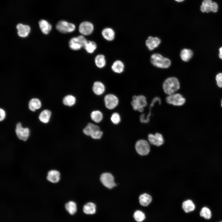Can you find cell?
Listing matches in <instances>:
<instances>
[{"label": "cell", "mask_w": 222, "mask_h": 222, "mask_svg": "<svg viewBox=\"0 0 222 222\" xmlns=\"http://www.w3.org/2000/svg\"><path fill=\"white\" fill-rule=\"evenodd\" d=\"M164 92L168 95L175 93L180 88L178 80L175 77H170L166 79L162 85Z\"/></svg>", "instance_id": "cell-1"}, {"label": "cell", "mask_w": 222, "mask_h": 222, "mask_svg": "<svg viewBox=\"0 0 222 222\" xmlns=\"http://www.w3.org/2000/svg\"><path fill=\"white\" fill-rule=\"evenodd\" d=\"M150 61L154 66L162 68H168L171 64L169 59L158 53L154 54L151 55Z\"/></svg>", "instance_id": "cell-2"}, {"label": "cell", "mask_w": 222, "mask_h": 222, "mask_svg": "<svg viewBox=\"0 0 222 222\" xmlns=\"http://www.w3.org/2000/svg\"><path fill=\"white\" fill-rule=\"evenodd\" d=\"M147 104L146 98L144 96L140 95L133 97L131 105L134 110L142 112Z\"/></svg>", "instance_id": "cell-3"}, {"label": "cell", "mask_w": 222, "mask_h": 222, "mask_svg": "<svg viewBox=\"0 0 222 222\" xmlns=\"http://www.w3.org/2000/svg\"><path fill=\"white\" fill-rule=\"evenodd\" d=\"M87 42L84 36L80 35L72 38L69 42V46L72 50H78L84 47Z\"/></svg>", "instance_id": "cell-4"}, {"label": "cell", "mask_w": 222, "mask_h": 222, "mask_svg": "<svg viewBox=\"0 0 222 222\" xmlns=\"http://www.w3.org/2000/svg\"><path fill=\"white\" fill-rule=\"evenodd\" d=\"M56 28L60 32L66 33L73 31L75 29L76 26L72 23L64 20H61L57 23Z\"/></svg>", "instance_id": "cell-5"}, {"label": "cell", "mask_w": 222, "mask_h": 222, "mask_svg": "<svg viewBox=\"0 0 222 222\" xmlns=\"http://www.w3.org/2000/svg\"><path fill=\"white\" fill-rule=\"evenodd\" d=\"M166 101L168 104L175 106H181L185 102V99L179 93H174L169 95L166 98Z\"/></svg>", "instance_id": "cell-6"}, {"label": "cell", "mask_w": 222, "mask_h": 222, "mask_svg": "<svg viewBox=\"0 0 222 222\" xmlns=\"http://www.w3.org/2000/svg\"><path fill=\"white\" fill-rule=\"evenodd\" d=\"M135 148L136 151L141 155L148 154L150 150V145L148 142L144 140H140L136 143Z\"/></svg>", "instance_id": "cell-7"}, {"label": "cell", "mask_w": 222, "mask_h": 222, "mask_svg": "<svg viewBox=\"0 0 222 222\" xmlns=\"http://www.w3.org/2000/svg\"><path fill=\"white\" fill-rule=\"evenodd\" d=\"M100 180L102 184L108 188L112 189L116 186L114 177L110 173L102 174L101 176Z\"/></svg>", "instance_id": "cell-8"}, {"label": "cell", "mask_w": 222, "mask_h": 222, "mask_svg": "<svg viewBox=\"0 0 222 222\" xmlns=\"http://www.w3.org/2000/svg\"><path fill=\"white\" fill-rule=\"evenodd\" d=\"M104 101L106 107L109 109H112L118 105L119 100L117 97L114 94H109L104 97Z\"/></svg>", "instance_id": "cell-9"}, {"label": "cell", "mask_w": 222, "mask_h": 222, "mask_svg": "<svg viewBox=\"0 0 222 222\" xmlns=\"http://www.w3.org/2000/svg\"><path fill=\"white\" fill-rule=\"evenodd\" d=\"M15 133L18 138L23 141H26L29 135L30 131L27 128H23L21 123L18 122L16 125Z\"/></svg>", "instance_id": "cell-10"}, {"label": "cell", "mask_w": 222, "mask_h": 222, "mask_svg": "<svg viewBox=\"0 0 222 222\" xmlns=\"http://www.w3.org/2000/svg\"><path fill=\"white\" fill-rule=\"evenodd\" d=\"M94 30L93 24L88 21H84L80 25L79 31L83 35H87L91 34Z\"/></svg>", "instance_id": "cell-11"}, {"label": "cell", "mask_w": 222, "mask_h": 222, "mask_svg": "<svg viewBox=\"0 0 222 222\" xmlns=\"http://www.w3.org/2000/svg\"><path fill=\"white\" fill-rule=\"evenodd\" d=\"M148 139L150 143L157 146H160L164 143L162 136L161 134L158 133H156L155 134H149Z\"/></svg>", "instance_id": "cell-12"}, {"label": "cell", "mask_w": 222, "mask_h": 222, "mask_svg": "<svg viewBox=\"0 0 222 222\" xmlns=\"http://www.w3.org/2000/svg\"><path fill=\"white\" fill-rule=\"evenodd\" d=\"M161 42V39L159 38L150 36L146 40V45L148 49L151 51L158 47Z\"/></svg>", "instance_id": "cell-13"}, {"label": "cell", "mask_w": 222, "mask_h": 222, "mask_svg": "<svg viewBox=\"0 0 222 222\" xmlns=\"http://www.w3.org/2000/svg\"><path fill=\"white\" fill-rule=\"evenodd\" d=\"M19 36L22 37L27 36L30 31V27L27 25L22 23L18 24L16 27Z\"/></svg>", "instance_id": "cell-14"}, {"label": "cell", "mask_w": 222, "mask_h": 222, "mask_svg": "<svg viewBox=\"0 0 222 222\" xmlns=\"http://www.w3.org/2000/svg\"><path fill=\"white\" fill-rule=\"evenodd\" d=\"M47 179L49 182L56 183L58 182L60 179V172L55 170L49 171L47 173Z\"/></svg>", "instance_id": "cell-15"}, {"label": "cell", "mask_w": 222, "mask_h": 222, "mask_svg": "<svg viewBox=\"0 0 222 222\" xmlns=\"http://www.w3.org/2000/svg\"><path fill=\"white\" fill-rule=\"evenodd\" d=\"M99 130H101L100 128L98 126L91 123H89L83 129V132L85 135L90 136L94 132Z\"/></svg>", "instance_id": "cell-16"}, {"label": "cell", "mask_w": 222, "mask_h": 222, "mask_svg": "<svg viewBox=\"0 0 222 222\" xmlns=\"http://www.w3.org/2000/svg\"><path fill=\"white\" fill-rule=\"evenodd\" d=\"M39 24L42 32L44 34H48L51 29V24L45 19L40 20L39 21Z\"/></svg>", "instance_id": "cell-17"}, {"label": "cell", "mask_w": 222, "mask_h": 222, "mask_svg": "<svg viewBox=\"0 0 222 222\" xmlns=\"http://www.w3.org/2000/svg\"><path fill=\"white\" fill-rule=\"evenodd\" d=\"M105 90V86L101 82L96 81L94 83L92 87V90L94 93L96 95H101L104 92Z\"/></svg>", "instance_id": "cell-18"}, {"label": "cell", "mask_w": 222, "mask_h": 222, "mask_svg": "<svg viewBox=\"0 0 222 222\" xmlns=\"http://www.w3.org/2000/svg\"><path fill=\"white\" fill-rule=\"evenodd\" d=\"M102 34L105 39L109 41L113 40L115 37L114 32L112 29L110 28H106L104 29L102 31Z\"/></svg>", "instance_id": "cell-19"}, {"label": "cell", "mask_w": 222, "mask_h": 222, "mask_svg": "<svg viewBox=\"0 0 222 222\" xmlns=\"http://www.w3.org/2000/svg\"><path fill=\"white\" fill-rule=\"evenodd\" d=\"M96 205L94 203L88 202L84 205L83 211L87 214H93L96 212Z\"/></svg>", "instance_id": "cell-20"}, {"label": "cell", "mask_w": 222, "mask_h": 222, "mask_svg": "<svg viewBox=\"0 0 222 222\" xmlns=\"http://www.w3.org/2000/svg\"><path fill=\"white\" fill-rule=\"evenodd\" d=\"M139 201L140 204L143 206H148L152 200L151 196L146 193L141 195L139 197Z\"/></svg>", "instance_id": "cell-21"}, {"label": "cell", "mask_w": 222, "mask_h": 222, "mask_svg": "<svg viewBox=\"0 0 222 222\" xmlns=\"http://www.w3.org/2000/svg\"><path fill=\"white\" fill-rule=\"evenodd\" d=\"M41 106V102L38 99L32 98L29 102V108L31 111H35L36 109H39Z\"/></svg>", "instance_id": "cell-22"}, {"label": "cell", "mask_w": 222, "mask_h": 222, "mask_svg": "<svg viewBox=\"0 0 222 222\" xmlns=\"http://www.w3.org/2000/svg\"><path fill=\"white\" fill-rule=\"evenodd\" d=\"M182 208L185 212L188 213L194 211L195 206L193 201L191 200L188 199L183 202Z\"/></svg>", "instance_id": "cell-23"}, {"label": "cell", "mask_w": 222, "mask_h": 222, "mask_svg": "<svg viewBox=\"0 0 222 222\" xmlns=\"http://www.w3.org/2000/svg\"><path fill=\"white\" fill-rule=\"evenodd\" d=\"M111 68L112 70L114 72L118 73H120L123 71L124 65L122 62L120 60H118L113 63Z\"/></svg>", "instance_id": "cell-24"}, {"label": "cell", "mask_w": 222, "mask_h": 222, "mask_svg": "<svg viewBox=\"0 0 222 222\" xmlns=\"http://www.w3.org/2000/svg\"><path fill=\"white\" fill-rule=\"evenodd\" d=\"M193 56L192 51L190 49H184L181 51L180 56L181 59L184 61H188Z\"/></svg>", "instance_id": "cell-25"}, {"label": "cell", "mask_w": 222, "mask_h": 222, "mask_svg": "<svg viewBox=\"0 0 222 222\" xmlns=\"http://www.w3.org/2000/svg\"><path fill=\"white\" fill-rule=\"evenodd\" d=\"M51 115V112L49 110L45 109L40 113L39 119L40 121L44 123H47L49 121Z\"/></svg>", "instance_id": "cell-26"}, {"label": "cell", "mask_w": 222, "mask_h": 222, "mask_svg": "<svg viewBox=\"0 0 222 222\" xmlns=\"http://www.w3.org/2000/svg\"><path fill=\"white\" fill-rule=\"evenodd\" d=\"M91 119L96 123L100 122L103 119V115L101 112L99 110L92 111L90 114Z\"/></svg>", "instance_id": "cell-27"}, {"label": "cell", "mask_w": 222, "mask_h": 222, "mask_svg": "<svg viewBox=\"0 0 222 222\" xmlns=\"http://www.w3.org/2000/svg\"><path fill=\"white\" fill-rule=\"evenodd\" d=\"M67 211L71 215H73L77 211L76 203L72 201H70L66 203L65 205Z\"/></svg>", "instance_id": "cell-28"}, {"label": "cell", "mask_w": 222, "mask_h": 222, "mask_svg": "<svg viewBox=\"0 0 222 222\" xmlns=\"http://www.w3.org/2000/svg\"><path fill=\"white\" fill-rule=\"evenodd\" d=\"M76 98L75 97L71 95H69L65 96L63 99V104L67 106H72L76 103Z\"/></svg>", "instance_id": "cell-29"}, {"label": "cell", "mask_w": 222, "mask_h": 222, "mask_svg": "<svg viewBox=\"0 0 222 222\" xmlns=\"http://www.w3.org/2000/svg\"><path fill=\"white\" fill-rule=\"evenodd\" d=\"M95 61L96 65L100 68H103L106 64L105 56L103 55H97L95 58Z\"/></svg>", "instance_id": "cell-30"}, {"label": "cell", "mask_w": 222, "mask_h": 222, "mask_svg": "<svg viewBox=\"0 0 222 222\" xmlns=\"http://www.w3.org/2000/svg\"><path fill=\"white\" fill-rule=\"evenodd\" d=\"M97 47V44L95 42L89 41H88L84 48L87 52L89 53H92L96 49Z\"/></svg>", "instance_id": "cell-31"}, {"label": "cell", "mask_w": 222, "mask_h": 222, "mask_svg": "<svg viewBox=\"0 0 222 222\" xmlns=\"http://www.w3.org/2000/svg\"><path fill=\"white\" fill-rule=\"evenodd\" d=\"M133 216L134 219L138 222H142L145 218L144 213L139 210H137L134 212Z\"/></svg>", "instance_id": "cell-32"}, {"label": "cell", "mask_w": 222, "mask_h": 222, "mask_svg": "<svg viewBox=\"0 0 222 222\" xmlns=\"http://www.w3.org/2000/svg\"><path fill=\"white\" fill-rule=\"evenodd\" d=\"M200 216L206 219H210L212 216L210 210L206 207L203 208L200 211Z\"/></svg>", "instance_id": "cell-33"}, {"label": "cell", "mask_w": 222, "mask_h": 222, "mask_svg": "<svg viewBox=\"0 0 222 222\" xmlns=\"http://www.w3.org/2000/svg\"><path fill=\"white\" fill-rule=\"evenodd\" d=\"M110 120L113 124L117 125L120 122L121 120V117L118 113L115 112L112 114Z\"/></svg>", "instance_id": "cell-34"}, {"label": "cell", "mask_w": 222, "mask_h": 222, "mask_svg": "<svg viewBox=\"0 0 222 222\" xmlns=\"http://www.w3.org/2000/svg\"><path fill=\"white\" fill-rule=\"evenodd\" d=\"M103 132L101 131H97L92 134L90 136L94 139H100L102 136Z\"/></svg>", "instance_id": "cell-35"}, {"label": "cell", "mask_w": 222, "mask_h": 222, "mask_svg": "<svg viewBox=\"0 0 222 222\" xmlns=\"http://www.w3.org/2000/svg\"><path fill=\"white\" fill-rule=\"evenodd\" d=\"M216 79L218 86L222 88V73L218 74L216 75Z\"/></svg>", "instance_id": "cell-36"}, {"label": "cell", "mask_w": 222, "mask_h": 222, "mask_svg": "<svg viewBox=\"0 0 222 222\" xmlns=\"http://www.w3.org/2000/svg\"><path fill=\"white\" fill-rule=\"evenodd\" d=\"M210 8L211 11L216 12L217 11L218 9V5L215 2H212L210 6Z\"/></svg>", "instance_id": "cell-37"}, {"label": "cell", "mask_w": 222, "mask_h": 222, "mask_svg": "<svg viewBox=\"0 0 222 222\" xmlns=\"http://www.w3.org/2000/svg\"><path fill=\"white\" fill-rule=\"evenodd\" d=\"M212 2L211 0H204L202 3V5L204 6L210 7Z\"/></svg>", "instance_id": "cell-38"}, {"label": "cell", "mask_w": 222, "mask_h": 222, "mask_svg": "<svg viewBox=\"0 0 222 222\" xmlns=\"http://www.w3.org/2000/svg\"><path fill=\"white\" fill-rule=\"evenodd\" d=\"M0 121H1L3 120L5 117V111L2 109L0 108Z\"/></svg>", "instance_id": "cell-39"}, {"label": "cell", "mask_w": 222, "mask_h": 222, "mask_svg": "<svg viewBox=\"0 0 222 222\" xmlns=\"http://www.w3.org/2000/svg\"><path fill=\"white\" fill-rule=\"evenodd\" d=\"M206 6L204 5H202L200 6L201 11L203 12H206Z\"/></svg>", "instance_id": "cell-40"}, {"label": "cell", "mask_w": 222, "mask_h": 222, "mask_svg": "<svg viewBox=\"0 0 222 222\" xmlns=\"http://www.w3.org/2000/svg\"><path fill=\"white\" fill-rule=\"evenodd\" d=\"M219 57L221 59H222V47L219 49Z\"/></svg>", "instance_id": "cell-41"}, {"label": "cell", "mask_w": 222, "mask_h": 222, "mask_svg": "<svg viewBox=\"0 0 222 222\" xmlns=\"http://www.w3.org/2000/svg\"><path fill=\"white\" fill-rule=\"evenodd\" d=\"M175 0L177 2H183L184 0Z\"/></svg>", "instance_id": "cell-42"}, {"label": "cell", "mask_w": 222, "mask_h": 222, "mask_svg": "<svg viewBox=\"0 0 222 222\" xmlns=\"http://www.w3.org/2000/svg\"><path fill=\"white\" fill-rule=\"evenodd\" d=\"M221 106L222 107V101H221Z\"/></svg>", "instance_id": "cell-43"}, {"label": "cell", "mask_w": 222, "mask_h": 222, "mask_svg": "<svg viewBox=\"0 0 222 222\" xmlns=\"http://www.w3.org/2000/svg\"><path fill=\"white\" fill-rule=\"evenodd\" d=\"M220 222H222V221H220Z\"/></svg>", "instance_id": "cell-44"}]
</instances>
